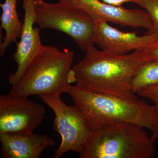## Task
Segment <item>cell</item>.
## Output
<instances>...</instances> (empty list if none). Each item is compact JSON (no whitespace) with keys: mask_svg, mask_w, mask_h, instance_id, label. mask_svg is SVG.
I'll return each instance as SVG.
<instances>
[{"mask_svg":"<svg viewBox=\"0 0 158 158\" xmlns=\"http://www.w3.org/2000/svg\"><path fill=\"white\" fill-rule=\"evenodd\" d=\"M154 142L138 125L113 123L91 131L81 158H151L156 153Z\"/></svg>","mask_w":158,"mask_h":158,"instance_id":"obj_4","label":"cell"},{"mask_svg":"<svg viewBox=\"0 0 158 158\" xmlns=\"http://www.w3.org/2000/svg\"><path fill=\"white\" fill-rule=\"evenodd\" d=\"M27 98L0 95V134L30 135L40 125L45 108Z\"/></svg>","mask_w":158,"mask_h":158,"instance_id":"obj_7","label":"cell"},{"mask_svg":"<svg viewBox=\"0 0 158 158\" xmlns=\"http://www.w3.org/2000/svg\"><path fill=\"white\" fill-rule=\"evenodd\" d=\"M35 23L40 29H51L65 33L85 52L93 46L95 23L84 11L64 1L51 4L35 0Z\"/></svg>","mask_w":158,"mask_h":158,"instance_id":"obj_5","label":"cell"},{"mask_svg":"<svg viewBox=\"0 0 158 158\" xmlns=\"http://www.w3.org/2000/svg\"><path fill=\"white\" fill-rule=\"evenodd\" d=\"M0 141L3 158H38L46 149L56 144L47 135L34 133L30 135L0 134Z\"/></svg>","mask_w":158,"mask_h":158,"instance_id":"obj_11","label":"cell"},{"mask_svg":"<svg viewBox=\"0 0 158 158\" xmlns=\"http://www.w3.org/2000/svg\"><path fill=\"white\" fill-rule=\"evenodd\" d=\"M81 113L91 131L106 125L129 123L147 128L153 142L158 138V109L143 100L130 99L69 85L65 92Z\"/></svg>","mask_w":158,"mask_h":158,"instance_id":"obj_2","label":"cell"},{"mask_svg":"<svg viewBox=\"0 0 158 158\" xmlns=\"http://www.w3.org/2000/svg\"><path fill=\"white\" fill-rule=\"evenodd\" d=\"M74 53L51 45L32 61L19 81L11 87L8 95L28 97L33 95H61L71 85L69 75Z\"/></svg>","mask_w":158,"mask_h":158,"instance_id":"obj_3","label":"cell"},{"mask_svg":"<svg viewBox=\"0 0 158 158\" xmlns=\"http://www.w3.org/2000/svg\"><path fill=\"white\" fill-rule=\"evenodd\" d=\"M23 8L25 15L20 40L16 43V51L13 57L17 64V68L11 74L8 81L9 85L14 86L19 81L29 65L43 50L40 28L34 27L35 23V0H24Z\"/></svg>","mask_w":158,"mask_h":158,"instance_id":"obj_10","label":"cell"},{"mask_svg":"<svg viewBox=\"0 0 158 158\" xmlns=\"http://www.w3.org/2000/svg\"><path fill=\"white\" fill-rule=\"evenodd\" d=\"M69 3L88 14L94 21L102 19L122 27L143 28L152 34L151 20L145 10L127 9L106 4L100 0H59Z\"/></svg>","mask_w":158,"mask_h":158,"instance_id":"obj_8","label":"cell"},{"mask_svg":"<svg viewBox=\"0 0 158 158\" xmlns=\"http://www.w3.org/2000/svg\"><path fill=\"white\" fill-rule=\"evenodd\" d=\"M94 21V42L101 50L111 53L123 55L132 51H144L158 44V34L156 33L140 36L136 32L119 31L104 20Z\"/></svg>","mask_w":158,"mask_h":158,"instance_id":"obj_9","label":"cell"},{"mask_svg":"<svg viewBox=\"0 0 158 158\" xmlns=\"http://www.w3.org/2000/svg\"><path fill=\"white\" fill-rule=\"evenodd\" d=\"M59 94L41 95L44 102L53 111L55 118L54 129L61 137V144L53 158H60L65 153L82 151L91 130L74 105L67 106Z\"/></svg>","mask_w":158,"mask_h":158,"instance_id":"obj_6","label":"cell"},{"mask_svg":"<svg viewBox=\"0 0 158 158\" xmlns=\"http://www.w3.org/2000/svg\"><path fill=\"white\" fill-rule=\"evenodd\" d=\"M143 52L145 61H158V44Z\"/></svg>","mask_w":158,"mask_h":158,"instance_id":"obj_16","label":"cell"},{"mask_svg":"<svg viewBox=\"0 0 158 158\" xmlns=\"http://www.w3.org/2000/svg\"><path fill=\"white\" fill-rule=\"evenodd\" d=\"M103 2L113 6H121L123 3L126 2H133L136 3L138 0H100Z\"/></svg>","mask_w":158,"mask_h":158,"instance_id":"obj_17","label":"cell"},{"mask_svg":"<svg viewBox=\"0 0 158 158\" xmlns=\"http://www.w3.org/2000/svg\"><path fill=\"white\" fill-rule=\"evenodd\" d=\"M18 1H20V0H18Z\"/></svg>","mask_w":158,"mask_h":158,"instance_id":"obj_18","label":"cell"},{"mask_svg":"<svg viewBox=\"0 0 158 158\" xmlns=\"http://www.w3.org/2000/svg\"><path fill=\"white\" fill-rule=\"evenodd\" d=\"M18 0H5L0 4L2 9L1 15V30H5L6 36L0 44V56H2L6 50L12 43L16 44L18 38H20L23 23L20 21L16 9Z\"/></svg>","mask_w":158,"mask_h":158,"instance_id":"obj_12","label":"cell"},{"mask_svg":"<svg viewBox=\"0 0 158 158\" xmlns=\"http://www.w3.org/2000/svg\"><path fill=\"white\" fill-rule=\"evenodd\" d=\"M136 93L139 96L151 100L158 109V83L141 88L138 90Z\"/></svg>","mask_w":158,"mask_h":158,"instance_id":"obj_15","label":"cell"},{"mask_svg":"<svg viewBox=\"0 0 158 158\" xmlns=\"http://www.w3.org/2000/svg\"><path fill=\"white\" fill-rule=\"evenodd\" d=\"M158 83V61H146L138 68L132 81V90L136 93L141 88Z\"/></svg>","mask_w":158,"mask_h":158,"instance_id":"obj_13","label":"cell"},{"mask_svg":"<svg viewBox=\"0 0 158 158\" xmlns=\"http://www.w3.org/2000/svg\"><path fill=\"white\" fill-rule=\"evenodd\" d=\"M144 52L115 55L93 46L70 71L71 83L97 93L126 99L138 98L132 90V81L144 62Z\"/></svg>","mask_w":158,"mask_h":158,"instance_id":"obj_1","label":"cell"},{"mask_svg":"<svg viewBox=\"0 0 158 158\" xmlns=\"http://www.w3.org/2000/svg\"><path fill=\"white\" fill-rule=\"evenodd\" d=\"M136 4L147 11L152 23V34H158V0H138Z\"/></svg>","mask_w":158,"mask_h":158,"instance_id":"obj_14","label":"cell"}]
</instances>
